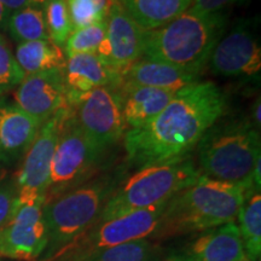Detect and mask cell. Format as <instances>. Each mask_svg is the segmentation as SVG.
<instances>
[{"label":"cell","mask_w":261,"mask_h":261,"mask_svg":"<svg viewBox=\"0 0 261 261\" xmlns=\"http://www.w3.org/2000/svg\"><path fill=\"white\" fill-rule=\"evenodd\" d=\"M6 29L18 44L50 39L42 6H25L11 11Z\"/></svg>","instance_id":"obj_23"},{"label":"cell","mask_w":261,"mask_h":261,"mask_svg":"<svg viewBox=\"0 0 261 261\" xmlns=\"http://www.w3.org/2000/svg\"><path fill=\"white\" fill-rule=\"evenodd\" d=\"M40 127L17 106H0V162L12 166L22 160Z\"/></svg>","instance_id":"obj_17"},{"label":"cell","mask_w":261,"mask_h":261,"mask_svg":"<svg viewBox=\"0 0 261 261\" xmlns=\"http://www.w3.org/2000/svg\"><path fill=\"white\" fill-rule=\"evenodd\" d=\"M226 12L198 14L190 9L161 28L144 31L143 57L200 75L225 34Z\"/></svg>","instance_id":"obj_4"},{"label":"cell","mask_w":261,"mask_h":261,"mask_svg":"<svg viewBox=\"0 0 261 261\" xmlns=\"http://www.w3.org/2000/svg\"><path fill=\"white\" fill-rule=\"evenodd\" d=\"M23 77L24 73L12 55L8 41L0 34V94L18 86Z\"/></svg>","instance_id":"obj_28"},{"label":"cell","mask_w":261,"mask_h":261,"mask_svg":"<svg viewBox=\"0 0 261 261\" xmlns=\"http://www.w3.org/2000/svg\"><path fill=\"white\" fill-rule=\"evenodd\" d=\"M162 261H248L236 223L200 232L175 249L168 250Z\"/></svg>","instance_id":"obj_15"},{"label":"cell","mask_w":261,"mask_h":261,"mask_svg":"<svg viewBox=\"0 0 261 261\" xmlns=\"http://www.w3.org/2000/svg\"><path fill=\"white\" fill-rule=\"evenodd\" d=\"M143 31H154L184 14L194 0H119Z\"/></svg>","instance_id":"obj_20"},{"label":"cell","mask_w":261,"mask_h":261,"mask_svg":"<svg viewBox=\"0 0 261 261\" xmlns=\"http://www.w3.org/2000/svg\"><path fill=\"white\" fill-rule=\"evenodd\" d=\"M74 110L65 106L44 122L23 158L14 179L17 191L16 203H27L45 200L62 123Z\"/></svg>","instance_id":"obj_9"},{"label":"cell","mask_w":261,"mask_h":261,"mask_svg":"<svg viewBox=\"0 0 261 261\" xmlns=\"http://www.w3.org/2000/svg\"><path fill=\"white\" fill-rule=\"evenodd\" d=\"M121 76L97 54L68 57L64 65L67 106L74 110L81 97L103 86H119Z\"/></svg>","instance_id":"obj_16"},{"label":"cell","mask_w":261,"mask_h":261,"mask_svg":"<svg viewBox=\"0 0 261 261\" xmlns=\"http://www.w3.org/2000/svg\"><path fill=\"white\" fill-rule=\"evenodd\" d=\"M260 108H261V102H260V98H257V100H255L254 103L253 109H252V117H253V125L255 126V128L257 127V129L260 128L261 125V120H260Z\"/></svg>","instance_id":"obj_32"},{"label":"cell","mask_w":261,"mask_h":261,"mask_svg":"<svg viewBox=\"0 0 261 261\" xmlns=\"http://www.w3.org/2000/svg\"><path fill=\"white\" fill-rule=\"evenodd\" d=\"M42 9L48 38L58 46H62L74 31L67 0H47Z\"/></svg>","instance_id":"obj_26"},{"label":"cell","mask_w":261,"mask_h":261,"mask_svg":"<svg viewBox=\"0 0 261 261\" xmlns=\"http://www.w3.org/2000/svg\"><path fill=\"white\" fill-rule=\"evenodd\" d=\"M104 154L85 136L74 113L70 114L61 127L45 203L96 175Z\"/></svg>","instance_id":"obj_7"},{"label":"cell","mask_w":261,"mask_h":261,"mask_svg":"<svg viewBox=\"0 0 261 261\" xmlns=\"http://www.w3.org/2000/svg\"><path fill=\"white\" fill-rule=\"evenodd\" d=\"M218 121L197 144V167L201 174L213 180L256 190L253 185V172L261 160L259 130L248 120Z\"/></svg>","instance_id":"obj_5"},{"label":"cell","mask_w":261,"mask_h":261,"mask_svg":"<svg viewBox=\"0 0 261 261\" xmlns=\"http://www.w3.org/2000/svg\"><path fill=\"white\" fill-rule=\"evenodd\" d=\"M17 191L12 179H0V230L8 223L15 210Z\"/></svg>","instance_id":"obj_29"},{"label":"cell","mask_w":261,"mask_h":261,"mask_svg":"<svg viewBox=\"0 0 261 261\" xmlns=\"http://www.w3.org/2000/svg\"><path fill=\"white\" fill-rule=\"evenodd\" d=\"M10 14H11V11L4 4L0 3V29H6Z\"/></svg>","instance_id":"obj_33"},{"label":"cell","mask_w":261,"mask_h":261,"mask_svg":"<svg viewBox=\"0 0 261 261\" xmlns=\"http://www.w3.org/2000/svg\"><path fill=\"white\" fill-rule=\"evenodd\" d=\"M167 202L94 224L75 240L55 261H92L99 254L119 244L151 238Z\"/></svg>","instance_id":"obj_8"},{"label":"cell","mask_w":261,"mask_h":261,"mask_svg":"<svg viewBox=\"0 0 261 261\" xmlns=\"http://www.w3.org/2000/svg\"><path fill=\"white\" fill-rule=\"evenodd\" d=\"M115 0H67L74 29L107 21Z\"/></svg>","instance_id":"obj_25"},{"label":"cell","mask_w":261,"mask_h":261,"mask_svg":"<svg viewBox=\"0 0 261 261\" xmlns=\"http://www.w3.org/2000/svg\"><path fill=\"white\" fill-rule=\"evenodd\" d=\"M201 175L190 156L139 168L117 185L98 223L167 202L182 189L197 181Z\"/></svg>","instance_id":"obj_6"},{"label":"cell","mask_w":261,"mask_h":261,"mask_svg":"<svg viewBox=\"0 0 261 261\" xmlns=\"http://www.w3.org/2000/svg\"><path fill=\"white\" fill-rule=\"evenodd\" d=\"M107 34V21L74 29L65 41V57L97 54Z\"/></svg>","instance_id":"obj_27"},{"label":"cell","mask_w":261,"mask_h":261,"mask_svg":"<svg viewBox=\"0 0 261 261\" xmlns=\"http://www.w3.org/2000/svg\"><path fill=\"white\" fill-rule=\"evenodd\" d=\"M197 77L198 75L188 73L174 65L143 57L123 71L120 84L138 85L177 92L196 83Z\"/></svg>","instance_id":"obj_19"},{"label":"cell","mask_w":261,"mask_h":261,"mask_svg":"<svg viewBox=\"0 0 261 261\" xmlns=\"http://www.w3.org/2000/svg\"><path fill=\"white\" fill-rule=\"evenodd\" d=\"M47 0H0L10 11L25 8V6H44Z\"/></svg>","instance_id":"obj_31"},{"label":"cell","mask_w":261,"mask_h":261,"mask_svg":"<svg viewBox=\"0 0 261 261\" xmlns=\"http://www.w3.org/2000/svg\"><path fill=\"white\" fill-rule=\"evenodd\" d=\"M225 109V94L212 81H196L179 90L151 121L126 132L127 163L139 169L190 156Z\"/></svg>","instance_id":"obj_1"},{"label":"cell","mask_w":261,"mask_h":261,"mask_svg":"<svg viewBox=\"0 0 261 261\" xmlns=\"http://www.w3.org/2000/svg\"><path fill=\"white\" fill-rule=\"evenodd\" d=\"M238 230L248 261H259L261 255V194L247 192L237 217Z\"/></svg>","instance_id":"obj_22"},{"label":"cell","mask_w":261,"mask_h":261,"mask_svg":"<svg viewBox=\"0 0 261 261\" xmlns=\"http://www.w3.org/2000/svg\"><path fill=\"white\" fill-rule=\"evenodd\" d=\"M211 69L215 75L244 81H259L261 46L257 34L247 21L238 22L223 35L212 52Z\"/></svg>","instance_id":"obj_11"},{"label":"cell","mask_w":261,"mask_h":261,"mask_svg":"<svg viewBox=\"0 0 261 261\" xmlns=\"http://www.w3.org/2000/svg\"><path fill=\"white\" fill-rule=\"evenodd\" d=\"M16 106L41 123L67 106L64 68L25 75L15 91Z\"/></svg>","instance_id":"obj_13"},{"label":"cell","mask_w":261,"mask_h":261,"mask_svg":"<svg viewBox=\"0 0 261 261\" xmlns=\"http://www.w3.org/2000/svg\"><path fill=\"white\" fill-rule=\"evenodd\" d=\"M16 61L25 75L40 71L64 68L67 57L61 46L50 39L18 44L15 55Z\"/></svg>","instance_id":"obj_21"},{"label":"cell","mask_w":261,"mask_h":261,"mask_svg":"<svg viewBox=\"0 0 261 261\" xmlns=\"http://www.w3.org/2000/svg\"><path fill=\"white\" fill-rule=\"evenodd\" d=\"M165 254L158 241L140 238L110 248L92 261H162Z\"/></svg>","instance_id":"obj_24"},{"label":"cell","mask_w":261,"mask_h":261,"mask_svg":"<svg viewBox=\"0 0 261 261\" xmlns=\"http://www.w3.org/2000/svg\"><path fill=\"white\" fill-rule=\"evenodd\" d=\"M125 172L117 168L93 175L44 204L47 243L37 261H55L81 234L98 223L103 208Z\"/></svg>","instance_id":"obj_3"},{"label":"cell","mask_w":261,"mask_h":261,"mask_svg":"<svg viewBox=\"0 0 261 261\" xmlns=\"http://www.w3.org/2000/svg\"><path fill=\"white\" fill-rule=\"evenodd\" d=\"M74 115L85 136L104 152L127 128L117 86L98 87L85 94L75 106Z\"/></svg>","instance_id":"obj_10"},{"label":"cell","mask_w":261,"mask_h":261,"mask_svg":"<svg viewBox=\"0 0 261 261\" xmlns=\"http://www.w3.org/2000/svg\"><path fill=\"white\" fill-rule=\"evenodd\" d=\"M44 204L45 200L16 203L0 230V256L21 261H37L41 256L47 243Z\"/></svg>","instance_id":"obj_12"},{"label":"cell","mask_w":261,"mask_h":261,"mask_svg":"<svg viewBox=\"0 0 261 261\" xmlns=\"http://www.w3.org/2000/svg\"><path fill=\"white\" fill-rule=\"evenodd\" d=\"M250 190L254 189L201 175L197 181L182 189L168 201L150 240L159 242L234 223L244 197Z\"/></svg>","instance_id":"obj_2"},{"label":"cell","mask_w":261,"mask_h":261,"mask_svg":"<svg viewBox=\"0 0 261 261\" xmlns=\"http://www.w3.org/2000/svg\"><path fill=\"white\" fill-rule=\"evenodd\" d=\"M117 89L121 98L123 119L129 129L138 128L151 121L175 94L172 91L130 84H119Z\"/></svg>","instance_id":"obj_18"},{"label":"cell","mask_w":261,"mask_h":261,"mask_svg":"<svg viewBox=\"0 0 261 261\" xmlns=\"http://www.w3.org/2000/svg\"><path fill=\"white\" fill-rule=\"evenodd\" d=\"M143 35L144 31L130 18L119 0H115L107 17L106 39L97 55L121 76L130 64L143 56Z\"/></svg>","instance_id":"obj_14"},{"label":"cell","mask_w":261,"mask_h":261,"mask_svg":"<svg viewBox=\"0 0 261 261\" xmlns=\"http://www.w3.org/2000/svg\"><path fill=\"white\" fill-rule=\"evenodd\" d=\"M246 2L248 0H194L190 10L198 14H218V12H225V10L234 4Z\"/></svg>","instance_id":"obj_30"}]
</instances>
